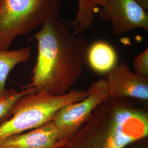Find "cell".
<instances>
[{
  "instance_id": "obj_1",
  "label": "cell",
  "mask_w": 148,
  "mask_h": 148,
  "mask_svg": "<svg viewBox=\"0 0 148 148\" xmlns=\"http://www.w3.org/2000/svg\"><path fill=\"white\" fill-rule=\"evenodd\" d=\"M37 41L32 82L36 92L62 95L68 92L84 73L89 46L84 33L74 34L59 13L48 18L34 35Z\"/></svg>"
},
{
  "instance_id": "obj_2",
  "label": "cell",
  "mask_w": 148,
  "mask_h": 148,
  "mask_svg": "<svg viewBox=\"0 0 148 148\" xmlns=\"http://www.w3.org/2000/svg\"><path fill=\"white\" fill-rule=\"evenodd\" d=\"M148 136V111L126 99L109 98L58 148H124Z\"/></svg>"
},
{
  "instance_id": "obj_3",
  "label": "cell",
  "mask_w": 148,
  "mask_h": 148,
  "mask_svg": "<svg viewBox=\"0 0 148 148\" xmlns=\"http://www.w3.org/2000/svg\"><path fill=\"white\" fill-rule=\"evenodd\" d=\"M87 95L84 90L72 89L62 95L40 91L23 96L14 104L11 117L0 124V144L8 138L42 126L61 108L84 99Z\"/></svg>"
},
{
  "instance_id": "obj_4",
  "label": "cell",
  "mask_w": 148,
  "mask_h": 148,
  "mask_svg": "<svg viewBox=\"0 0 148 148\" xmlns=\"http://www.w3.org/2000/svg\"><path fill=\"white\" fill-rule=\"evenodd\" d=\"M59 0H3L0 5V51H7L15 38L41 27L59 13Z\"/></svg>"
},
{
  "instance_id": "obj_5",
  "label": "cell",
  "mask_w": 148,
  "mask_h": 148,
  "mask_svg": "<svg viewBox=\"0 0 148 148\" xmlns=\"http://www.w3.org/2000/svg\"><path fill=\"white\" fill-rule=\"evenodd\" d=\"M87 96L81 101L61 108L52 121L58 132L61 147L67 142L95 108L109 99L106 79H100L90 85Z\"/></svg>"
},
{
  "instance_id": "obj_6",
  "label": "cell",
  "mask_w": 148,
  "mask_h": 148,
  "mask_svg": "<svg viewBox=\"0 0 148 148\" xmlns=\"http://www.w3.org/2000/svg\"><path fill=\"white\" fill-rule=\"evenodd\" d=\"M98 13L102 19L110 22L115 35L138 28L148 30V12L135 0H104Z\"/></svg>"
},
{
  "instance_id": "obj_7",
  "label": "cell",
  "mask_w": 148,
  "mask_h": 148,
  "mask_svg": "<svg viewBox=\"0 0 148 148\" xmlns=\"http://www.w3.org/2000/svg\"><path fill=\"white\" fill-rule=\"evenodd\" d=\"M109 98H133L148 101V79L133 73L125 60L116 65L106 78Z\"/></svg>"
},
{
  "instance_id": "obj_8",
  "label": "cell",
  "mask_w": 148,
  "mask_h": 148,
  "mask_svg": "<svg viewBox=\"0 0 148 148\" xmlns=\"http://www.w3.org/2000/svg\"><path fill=\"white\" fill-rule=\"evenodd\" d=\"M58 131L52 120L27 132L7 138L0 148H58L60 147Z\"/></svg>"
},
{
  "instance_id": "obj_9",
  "label": "cell",
  "mask_w": 148,
  "mask_h": 148,
  "mask_svg": "<svg viewBox=\"0 0 148 148\" xmlns=\"http://www.w3.org/2000/svg\"><path fill=\"white\" fill-rule=\"evenodd\" d=\"M87 62L96 73L109 74L117 65L116 51L110 43L104 40L95 41L88 46Z\"/></svg>"
},
{
  "instance_id": "obj_10",
  "label": "cell",
  "mask_w": 148,
  "mask_h": 148,
  "mask_svg": "<svg viewBox=\"0 0 148 148\" xmlns=\"http://www.w3.org/2000/svg\"><path fill=\"white\" fill-rule=\"evenodd\" d=\"M78 10L75 17L68 23L69 30L74 34L84 33L93 24L95 16L103 5L101 0H77Z\"/></svg>"
},
{
  "instance_id": "obj_11",
  "label": "cell",
  "mask_w": 148,
  "mask_h": 148,
  "mask_svg": "<svg viewBox=\"0 0 148 148\" xmlns=\"http://www.w3.org/2000/svg\"><path fill=\"white\" fill-rule=\"evenodd\" d=\"M31 55L30 47L0 51V100L5 95V81L10 72L18 64L27 62Z\"/></svg>"
},
{
  "instance_id": "obj_12",
  "label": "cell",
  "mask_w": 148,
  "mask_h": 148,
  "mask_svg": "<svg viewBox=\"0 0 148 148\" xmlns=\"http://www.w3.org/2000/svg\"><path fill=\"white\" fill-rule=\"evenodd\" d=\"M33 92H37L34 88L27 87L21 92L14 89L5 90L3 97L0 100V123L11 117L13 108L17 101L23 96Z\"/></svg>"
},
{
  "instance_id": "obj_13",
  "label": "cell",
  "mask_w": 148,
  "mask_h": 148,
  "mask_svg": "<svg viewBox=\"0 0 148 148\" xmlns=\"http://www.w3.org/2000/svg\"><path fill=\"white\" fill-rule=\"evenodd\" d=\"M134 73L148 79V48H146L133 60Z\"/></svg>"
},
{
  "instance_id": "obj_14",
  "label": "cell",
  "mask_w": 148,
  "mask_h": 148,
  "mask_svg": "<svg viewBox=\"0 0 148 148\" xmlns=\"http://www.w3.org/2000/svg\"><path fill=\"white\" fill-rule=\"evenodd\" d=\"M124 148H148V138L134 142Z\"/></svg>"
},
{
  "instance_id": "obj_15",
  "label": "cell",
  "mask_w": 148,
  "mask_h": 148,
  "mask_svg": "<svg viewBox=\"0 0 148 148\" xmlns=\"http://www.w3.org/2000/svg\"><path fill=\"white\" fill-rule=\"evenodd\" d=\"M135 1H136L137 2L138 4H139L140 2H142L144 0H135Z\"/></svg>"
},
{
  "instance_id": "obj_16",
  "label": "cell",
  "mask_w": 148,
  "mask_h": 148,
  "mask_svg": "<svg viewBox=\"0 0 148 148\" xmlns=\"http://www.w3.org/2000/svg\"><path fill=\"white\" fill-rule=\"evenodd\" d=\"M2 1H3V0H0V5H1V3H2Z\"/></svg>"
},
{
  "instance_id": "obj_17",
  "label": "cell",
  "mask_w": 148,
  "mask_h": 148,
  "mask_svg": "<svg viewBox=\"0 0 148 148\" xmlns=\"http://www.w3.org/2000/svg\"><path fill=\"white\" fill-rule=\"evenodd\" d=\"M102 2H103V3H104V0H101Z\"/></svg>"
}]
</instances>
